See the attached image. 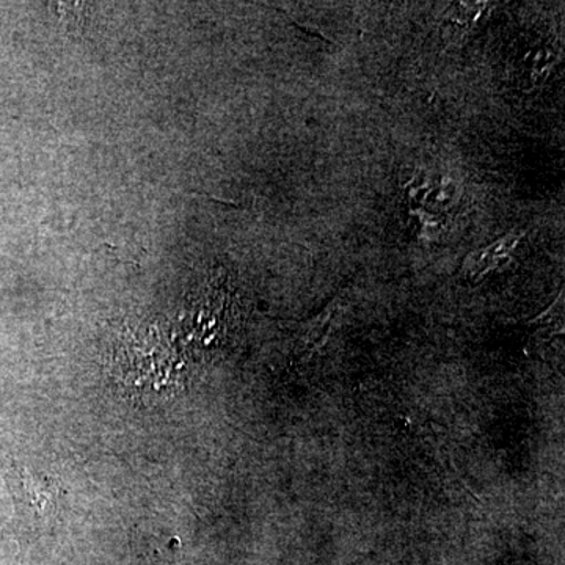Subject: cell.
Listing matches in <instances>:
<instances>
[{"label":"cell","instance_id":"obj_1","mask_svg":"<svg viewBox=\"0 0 565 565\" xmlns=\"http://www.w3.org/2000/svg\"><path fill=\"white\" fill-rule=\"evenodd\" d=\"M9 484L21 514L40 516L57 514L58 487L52 479L29 468H13Z\"/></svg>","mask_w":565,"mask_h":565}]
</instances>
